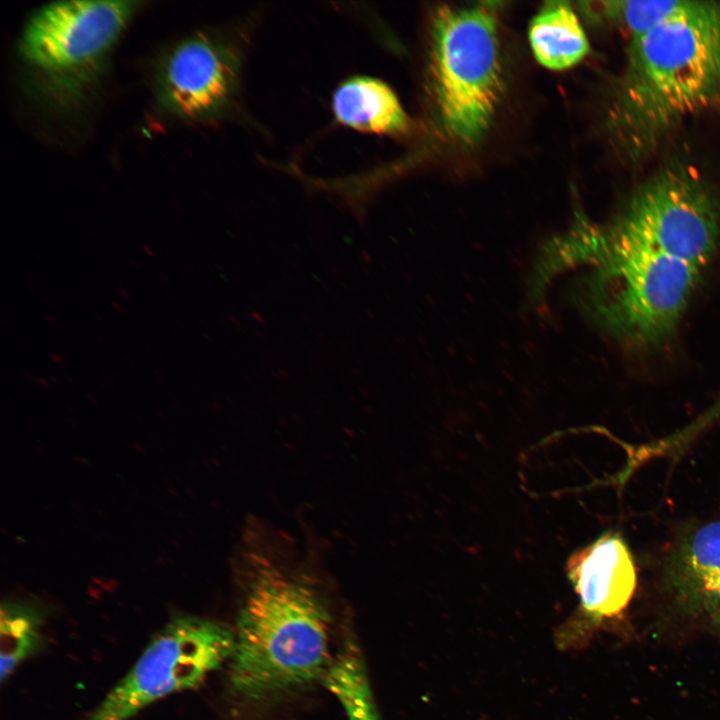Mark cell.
<instances>
[{
  "label": "cell",
  "instance_id": "1",
  "mask_svg": "<svg viewBox=\"0 0 720 720\" xmlns=\"http://www.w3.org/2000/svg\"><path fill=\"white\" fill-rule=\"evenodd\" d=\"M720 102V2L682 13L631 38L613 124L632 161L681 120Z\"/></svg>",
  "mask_w": 720,
  "mask_h": 720
},
{
  "label": "cell",
  "instance_id": "2",
  "mask_svg": "<svg viewBox=\"0 0 720 720\" xmlns=\"http://www.w3.org/2000/svg\"><path fill=\"white\" fill-rule=\"evenodd\" d=\"M331 618L305 581L273 566L251 578L242 602L229 680L244 699L260 701L323 680Z\"/></svg>",
  "mask_w": 720,
  "mask_h": 720
},
{
  "label": "cell",
  "instance_id": "3",
  "mask_svg": "<svg viewBox=\"0 0 720 720\" xmlns=\"http://www.w3.org/2000/svg\"><path fill=\"white\" fill-rule=\"evenodd\" d=\"M140 4L70 0L36 10L18 42L34 98L57 112L79 108L100 81L112 49Z\"/></svg>",
  "mask_w": 720,
  "mask_h": 720
},
{
  "label": "cell",
  "instance_id": "4",
  "mask_svg": "<svg viewBox=\"0 0 720 720\" xmlns=\"http://www.w3.org/2000/svg\"><path fill=\"white\" fill-rule=\"evenodd\" d=\"M432 89L441 123L464 146L489 128L503 95L497 21L484 6L441 5L431 24Z\"/></svg>",
  "mask_w": 720,
  "mask_h": 720
},
{
  "label": "cell",
  "instance_id": "5",
  "mask_svg": "<svg viewBox=\"0 0 720 720\" xmlns=\"http://www.w3.org/2000/svg\"><path fill=\"white\" fill-rule=\"evenodd\" d=\"M720 248V205L688 171L667 169L642 185L613 223L592 229L596 260L623 253L665 254L705 268Z\"/></svg>",
  "mask_w": 720,
  "mask_h": 720
},
{
  "label": "cell",
  "instance_id": "6",
  "mask_svg": "<svg viewBox=\"0 0 720 720\" xmlns=\"http://www.w3.org/2000/svg\"><path fill=\"white\" fill-rule=\"evenodd\" d=\"M591 302L625 349L655 352L676 332L699 285L702 267L665 254L624 253L598 260Z\"/></svg>",
  "mask_w": 720,
  "mask_h": 720
},
{
  "label": "cell",
  "instance_id": "7",
  "mask_svg": "<svg viewBox=\"0 0 720 720\" xmlns=\"http://www.w3.org/2000/svg\"><path fill=\"white\" fill-rule=\"evenodd\" d=\"M235 633L209 619H173L150 641L130 671L83 720H129L156 700L198 686L230 660Z\"/></svg>",
  "mask_w": 720,
  "mask_h": 720
},
{
  "label": "cell",
  "instance_id": "8",
  "mask_svg": "<svg viewBox=\"0 0 720 720\" xmlns=\"http://www.w3.org/2000/svg\"><path fill=\"white\" fill-rule=\"evenodd\" d=\"M240 62L227 43L194 34L173 45L161 58L156 90L161 105L185 120H208L231 105L239 82Z\"/></svg>",
  "mask_w": 720,
  "mask_h": 720
},
{
  "label": "cell",
  "instance_id": "9",
  "mask_svg": "<svg viewBox=\"0 0 720 720\" xmlns=\"http://www.w3.org/2000/svg\"><path fill=\"white\" fill-rule=\"evenodd\" d=\"M566 572L582 610L597 621L622 614L637 586L632 554L616 532H606L571 554Z\"/></svg>",
  "mask_w": 720,
  "mask_h": 720
},
{
  "label": "cell",
  "instance_id": "10",
  "mask_svg": "<svg viewBox=\"0 0 720 720\" xmlns=\"http://www.w3.org/2000/svg\"><path fill=\"white\" fill-rule=\"evenodd\" d=\"M332 107L338 122L361 132L401 135L410 129L396 94L375 78L356 77L341 84Z\"/></svg>",
  "mask_w": 720,
  "mask_h": 720
},
{
  "label": "cell",
  "instance_id": "11",
  "mask_svg": "<svg viewBox=\"0 0 720 720\" xmlns=\"http://www.w3.org/2000/svg\"><path fill=\"white\" fill-rule=\"evenodd\" d=\"M532 52L542 66L565 70L578 64L589 52L583 27L569 3H544L529 25Z\"/></svg>",
  "mask_w": 720,
  "mask_h": 720
},
{
  "label": "cell",
  "instance_id": "12",
  "mask_svg": "<svg viewBox=\"0 0 720 720\" xmlns=\"http://www.w3.org/2000/svg\"><path fill=\"white\" fill-rule=\"evenodd\" d=\"M675 578L693 602L706 608L720 603V520L701 526L684 541Z\"/></svg>",
  "mask_w": 720,
  "mask_h": 720
},
{
  "label": "cell",
  "instance_id": "13",
  "mask_svg": "<svg viewBox=\"0 0 720 720\" xmlns=\"http://www.w3.org/2000/svg\"><path fill=\"white\" fill-rule=\"evenodd\" d=\"M323 682L348 720H381L361 650L353 639L345 640L333 657Z\"/></svg>",
  "mask_w": 720,
  "mask_h": 720
},
{
  "label": "cell",
  "instance_id": "14",
  "mask_svg": "<svg viewBox=\"0 0 720 720\" xmlns=\"http://www.w3.org/2000/svg\"><path fill=\"white\" fill-rule=\"evenodd\" d=\"M43 617L30 604L5 601L0 614L1 681L34 655L43 641Z\"/></svg>",
  "mask_w": 720,
  "mask_h": 720
},
{
  "label": "cell",
  "instance_id": "15",
  "mask_svg": "<svg viewBox=\"0 0 720 720\" xmlns=\"http://www.w3.org/2000/svg\"><path fill=\"white\" fill-rule=\"evenodd\" d=\"M692 3L691 0L601 1V7L591 10L590 13L616 21L634 38L682 13Z\"/></svg>",
  "mask_w": 720,
  "mask_h": 720
},
{
  "label": "cell",
  "instance_id": "16",
  "mask_svg": "<svg viewBox=\"0 0 720 720\" xmlns=\"http://www.w3.org/2000/svg\"><path fill=\"white\" fill-rule=\"evenodd\" d=\"M710 609V615L712 618V624L716 628L718 632H720V603L711 606Z\"/></svg>",
  "mask_w": 720,
  "mask_h": 720
},
{
  "label": "cell",
  "instance_id": "17",
  "mask_svg": "<svg viewBox=\"0 0 720 720\" xmlns=\"http://www.w3.org/2000/svg\"><path fill=\"white\" fill-rule=\"evenodd\" d=\"M51 357H52V358L54 359V361L57 362L58 364H62V363H63V360H62V358L60 357L59 354H57V353H52V354H51Z\"/></svg>",
  "mask_w": 720,
  "mask_h": 720
},
{
  "label": "cell",
  "instance_id": "18",
  "mask_svg": "<svg viewBox=\"0 0 720 720\" xmlns=\"http://www.w3.org/2000/svg\"><path fill=\"white\" fill-rule=\"evenodd\" d=\"M119 291L124 295L125 298H129V293H127L123 288H120Z\"/></svg>",
  "mask_w": 720,
  "mask_h": 720
},
{
  "label": "cell",
  "instance_id": "19",
  "mask_svg": "<svg viewBox=\"0 0 720 720\" xmlns=\"http://www.w3.org/2000/svg\"><path fill=\"white\" fill-rule=\"evenodd\" d=\"M112 305H113L114 308L117 309V311H120V312L122 311V308L118 305V303L113 302Z\"/></svg>",
  "mask_w": 720,
  "mask_h": 720
}]
</instances>
